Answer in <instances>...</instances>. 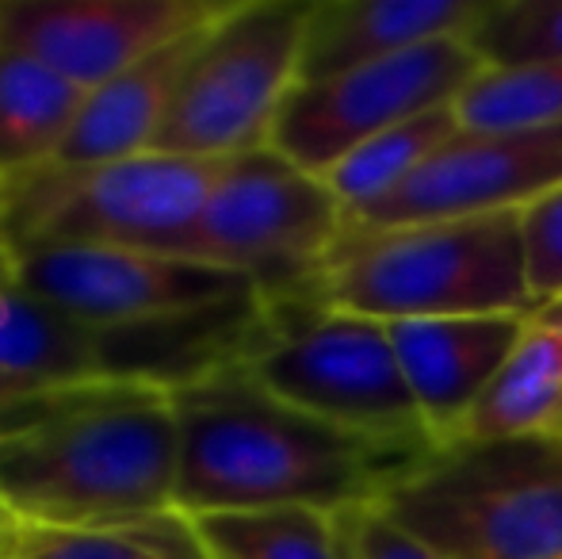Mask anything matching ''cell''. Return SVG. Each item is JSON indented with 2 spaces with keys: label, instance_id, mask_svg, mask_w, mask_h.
Listing matches in <instances>:
<instances>
[{
  "label": "cell",
  "instance_id": "24",
  "mask_svg": "<svg viewBox=\"0 0 562 559\" xmlns=\"http://www.w3.org/2000/svg\"><path fill=\"white\" fill-rule=\"evenodd\" d=\"M520 249L536 311L562 299V185L520 211Z\"/></svg>",
  "mask_w": 562,
  "mask_h": 559
},
{
  "label": "cell",
  "instance_id": "19",
  "mask_svg": "<svg viewBox=\"0 0 562 559\" xmlns=\"http://www.w3.org/2000/svg\"><path fill=\"white\" fill-rule=\"evenodd\" d=\"M459 131L463 127L456 120V108H440V112H429L422 120H409L402 127H391L371 142H363L360 149H352L345 161H337L322 180L337 195V203L345 208L348 219L406 185Z\"/></svg>",
  "mask_w": 562,
  "mask_h": 559
},
{
  "label": "cell",
  "instance_id": "1",
  "mask_svg": "<svg viewBox=\"0 0 562 559\" xmlns=\"http://www.w3.org/2000/svg\"><path fill=\"white\" fill-rule=\"evenodd\" d=\"M169 399L180 433L177 510L188 517L288 506L340 514L375 502L425 460L295 411L245 368Z\"/></svg>",
  "mask_w": 562,
  "mask_h": 559
},
{
  "label": "cell",
  "instance_id": "28",
  "mask_svg": "<svg viewBox=\"0 0 562 559\" xmlns=\"http://www.w3.org/2000/svg\"><path fill=\"white\" fill-rule=\"evenodd\" d=\"M12 283V249H8L4 234H0V288Z\"/></svg>",
  "mask_w": 562,
  "mask_h": 559
},
{
  "label": "cell",
  "instance_id": "15",
  "mask_svg": "<svg viewBox=\"0 0 562 559\" xmlns=\"http://www.w3.org/2000/svg\"><path fill=\"white\" fill-rule=\"evenodd\" d=\"M203 27L177 38L165 51L149 54L138 66L123 69L100 89L85 92L81 112H77L74 127H69L50 169H92V165L149 154L157 146L161 123L169 115L172 97H177L180 74H184L188 58H192Z\"/></svg>",
  "mask_w": 562,
  "mask_h": 559
},
{
  "label": "cell",
  "instance_id": "27",
  "mask_svg": "<svg viewBox=\"0 0 562 559\" xmlns=\"http://www.w3.org/2000/svg\"><path fill=\"white\" fill-rule=\"evenodd\" d=\"M15 548H20V525L0 510V559H15Z\"/></svg>",
  "mask_w": 562,
  "mask_h": 559
},
{
  "label": "cell",
  "instance_id": "20",
  "mask_svg": "<svg viewBox=\"0 0 562 559\" xmlns=\"http://www.w3.org/2000/svg\"><path fill=\"white\" fill-rule=\"evenodd\" d=\"M207 559H345L337 514L322 510H252L192 517Z\"/></svg>",
  "mask_w": 562,
  "mask_h": 559
},
{
  "label": "cell",
  "instance_id": "5",
  "mask_svg": "<svg viewBox=\"0 0 562 559\" xmlns=\"http://www.w3.org/2000/svg\"><path fill=\"white\" fill-rule=\"evenodd\" d=\"M234 161V157H229ZM229 161L138 154L92 169L0 180V234L20 246H97L177 257Z\"/></svg>",
  "mask_w": 562,
  "mask_h": 559
},
{
  "label": "cell",
  "instance_id": "3",
  "mask_svg": "<svg viewBox=\"0 0 562 559\" xmlns=\"http://www.w3.org/2000/svg\"><path fill=\"white\" fill-rule=\"evenodd\" d=\"M318 303L375 322L536 314L520 211L348 231L318 277Z\"/></svg>",
  "mask_w": 562,
  "mask_h": 559
},
{
  "label": "cell",
  "instance_id": "13",
  "mask_svg": "<svg viewBox=\"0 0 562 559\" xmlns=\"http://www.w3.org/2000/svg\"><path fill=\"white\" fill-rule=\"evenodd\" d=\"M532 314L391 322V345L437 448L451 445Z\"/></svg>",
  "mask_w": 562,
  "mask_h": 559
},
{
  "label": "cell",
  "instance_id": "4",
  "mask_svg": "<svg viewBox=\"0 0 562 559\" xmlns=\"http://www.w3.org/2000/svg\"><path fill=\"white\" fill-rule=\"evenodd\" d=\"M375 502L445 559H562V433L437 448Z\"/></svg>",
  "mask_w": 562,
  "mask_h": 559
},
{
  "label": "cell",
  "instance_id": "9",
  "mask_svg": "<svg viewBox=\"0 0 562 559\" xmlns=\"http://www.w3.org/2000/svg\"><path fill=\"white\" fill-rule=\"evenodd\" d=\"M482 69L486 66L467 38L448 35L329 81L295 85L276 120L272 149L299 169L326 177L337 161L383 131L456 108Z\"/></svg>",
  "mask_w": 562,
  "mask_h": 559
},
{
  "label": "cell",
  "instance_id": "6",
  "mask_svg": "<svg viewBox=\"0 0 562 559\" xmlns=\"http://www.w3.org/2000/svg\"><path fill=\"white\" fill-rule=\"evenodd\" d=\"M272 337L245 365L252 383L295 411L379 445L432 456L429 425L414 403L386 322L322 303H268Z\"/></svg>",
  "mask_w": 562,
  "mask_h": 559
},
{
  "label": "cell",
  "instance_id": "23",
  "mask_svg": "<svg viewBox=\"0 0 562 559\" xmlns=\"http://www.w3.org/2000/svg\"><path fill=\"white\" fill-rule=\"evenodd\" d=\"M463 38L486 69L562 62V0H482Z\"/></svg>",
  "mask_w": 562,
  "mask_h": 559
},
{
  "label": "cell",
  "instance_id": "21",
  "mask_svg": "<svg viewBox=\"0 0 562 559\" xmlns=\"http://www.w3.org/2000/svg\"><path fill=\"white\" fill-rule=\"evenodd\" d=\"M15 559H207L192 517L169 514L123 529H20Z\"/></svg>",
  "mask_w": 562,
  "mask_h": 559
},
{
  "label": "cell",
  "instance_id": "17",
  "mask_svg": "<svg viewBox=\"0 0 562 559\" xmlns=\"http://www.w3.org/2000/svg\"><path fill=\"white\" fill-rule=\"evenodd\" d=\"M548 433H562V299L528 318L520 342L451 445H490Z\"/></svg>",
  "mask_w": 562,
  "mask_h": 559
},
{
  "label": "cell",
  "instance_id": "12",
  "mask_svg": "<svg viewBox=\"0 0 562 559\" xmlns=\"http://www.w3.org/2000/svg\"><path fill=\"white\" fill-rule=\"evenodd\" d=\"M223 8L226 0H0V51L27 54L92 92Z\"/></svg>",
  "mask_w": 562,
  "mask_h": 559
},
{
  "label": "cell",
  "instance_id": "10",
  "mask_svg": "<svg viewBox=\"0 0 562 559\" xmlns=\"http://www.w3.org/2000/svg\"><path fill=\"white\" fill-rule=\"evenodd\" d=\"M12 280L97 329L257 291L245 277L215 265L97 246H20L12 249Z\"/></svg>",
  "mask_w": 562,
  "mask_h": 559
},
{
  "label": "cell",
  "instance_id": "22",
  "mask_svg": "<svg viewBox=\"0 0 562 559\" xmlns=\"http://www.w3.org/2000/svg\"><path fill=\"white\" fill-rule=\"evenodd\" d=\"M463 131L562 127V62L520 69H482L456 100Z\"/></svg>",
  "mask_w": 562,
  "mask_h": 559
},
{
  "label": "cell",
  "instance_id": "18",
  "mask_svg": "<svg viewBox=\"0 0 562 559\" xmlns=\"http://www.w3.org/2000/svg\"><path fill=\"white\" fill-rule=\"evenodd\" d=\"M81 104L85 92L66 77L27 54L0 51V180L50 165Z\"/></svg>",
  "mask_w": 562,
  "mask_h": 559
},
{
  "label": "cell",
  "instance_id": "25",
  "mask_svg": "<svg viewBox=\"0 0 562 559\" xmlns=\"http://www.w3.org/2000/svg\"><path fill=\"white\" fill-rule=\"evenodd\" d=\"M340 548L345 559H445L432 545H425L417 533L398 525L379 502L340 510L337 514Z\"/></svg>",
  "mask_w": 562,
  "mask_h": 559
},
{
  "label": "cell",
  "instance_id": "7",
  "mask_svg": "<svg viewBox=\"0 0 562 559\" xmlns=\"http://www.w3.org/2000/svg\"><path fill=\"white\" fill-rule=\"evenodd\" d=\"M311 8L314 0H226L180 74L157 154L229 161L272 146L299 85Z\"/></svg>",
  "mask_w": 562,
  "mask_h": 559
},
{
  "label": "cell",
  "instance_id": "2",
  "mask_svg": "<svg viewBox=\"0 0 562 559\" xmlns=\"http://www.w3.org/2000/svg\"><path fill=\"white\" fill-rule=\"evenodd\" d=\"M172 399L100 388L0 440V510L20 529H123L177 510Z\"/></svg>",
  "mask_w": 562,
  "mask_h": 559
},
{
  "label": "cell",
  "instance_id": "11",
  "mask_svg": "<svg viewBox=\"0 0 562 559\" xmlns=\"http://www.w3.org/2000/svg\"><path fill=\"white\" fill-rule=\"evenodd\" d=\"M562 185V127L459 131L386 200L345 219L348 231H386L445 219L517 215Z\"/></svg>",
  "mask_w": 562,
  "mask_h": 559
},
{
  "label": "cell",
  "instance_id": "8",
  "mask_svg": "<svg viewBox=\"0 0 562 559\" xmlns=\"http://www.w3.org/2000/svg\"><path fill=\"white\" fill-rule=\"evenodd\" d=\"M340 234L345 208L326 180L268 146L226 165L177 257L237 272L265 303H318Z\"/></svg>",
  "mask_w": 562,
  "mask_h": 559
},
{
  "label": "cell",
  "instance_id": "14",
  "mask_svg": "<svg viewBox=\"0 0 562 559\" xmlns=\"http://www.w3.org/2000/svg\"><path fill=\"white\" fill-rule=\"evenodd\" d=\"M482 0H314L299 58V85L463 35Z\"/></svg>",
  "mask_w": 562,
  "mask_h": 559
},
{
  "label": "cell",
  "instance_id": "16",
  "mask_svg": "<svg viewBox=\"0 0 562 559\" xmlns=\"http://www.w3.org/2000/svg\"><path fill=\"white\" fill-rule=\"evenodd\" d=\"M112 388L100 357V329L20 283L0 288V399L69 395Z\"/></svg>",
  "mask_w": 562,
  "mask_h": 559
},
{
  "label": "cell",
  "instance_id": "26",
  "mask_svg": "<svg viewBox=\"0 0 562 559\" xmlns=\"http://www.w3.org/2000/svg\"><path fill=\"white\" fill-rule=\"evenodd\" d=\"M85 395H89V391H69V395H35V399H0V440L20 437V433L35 429V425H43L46 418H54V414H61L74 403H81Z\"/></svg>",
  "mask_w": 562,
  "mask_h": 559
}]
</instances>
